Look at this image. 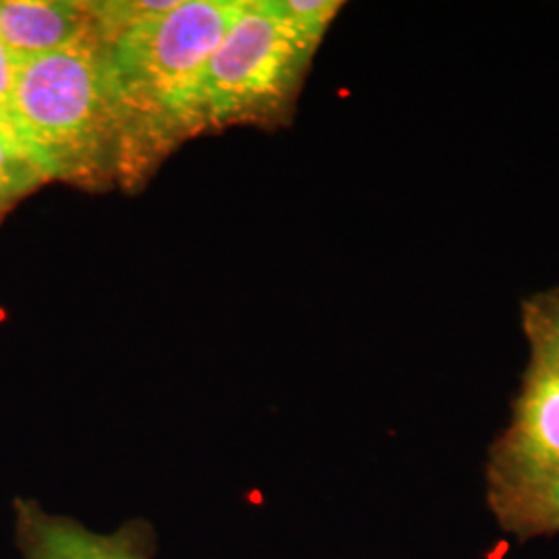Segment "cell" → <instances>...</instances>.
<instances>
[{
    "instance_id": "6da1fadb",
    "label": "cell",
    "mask_w": 559,
    "mask_h": 559,
    "mask_svg": "<svg viewBox=\"0 0 559 559\" xmlns=\"http://www.w3.org/2000/svg\"><path fill=\"white\" fill-rule=\"evenodd\" d=\"M7 115L44 179L106 177L124 152V112L108 41L92 38L20 62Z\"/></svg>"
},
{
    "instance_id": "7a4b0ae2",
    "label": "cell",
    "mask_w": 559,
    "mask_h": 559,
    "mask_svg": "<svg viewBox=\"0 0 559 559\" xmlns=\"http://www.w3.org/2000/svg\"><path fill=\"white\" fill-rule=\"evenodd\" d=\"M245 0H179L124 27L108 41L124 141L158 140L195 127L203 69L242 11Z\"/></svg>"
},
{
    "instance_id": "3957f363",
    "label": "cell",
    "mask_w": 559,
    "mask_h": 559,
    "mask_svg": "<svg viewBox=\"0 0 559 559\" xmlns=\"http://www.w3.org/2000/svg\"><path fill=\"white\" fill-rule=\"evenodd\" d=\"M316 48L280 15L272 0H245L203 69L195 127L272 112L290 98Z\"/></svg>"
},
{
    "instance_id": "277c9868",
    "label": "cell",
    "mask_w": 559,
    "mask_h": 559,
    "mask_svg": "<svg viewBox=\"0 0 559 559\" xmlns=\"http://www.w3.org/2000/svg\"><path fill=\"white\" fill-rule=\"evenodd\" d=\"M491 506L508 526L533 503L559 493V353L533 344L514 415L493 448Z\"/></svg>"
},
{
    "instance_id": "5b68a950",
    "label": "cell",
    "mask_w": 559,
    "mask_h": 559,
    "mask_svg": "<svg viewBox=\"0 0 559 559\" xmlns=\"http://www.w3.org/2000/svg\"><path fill=\"white\" fill-rule=\"evenodd\" d=\"M15 537L25 559H152L158 551L156 533L145 520L96 535L78 520L46 514L29 500L15 501Z\"/></svg>"
},
{
    "instance_id": "8992f818",
    "label": "cell",
    "mask_w": 559,
    "mask_h": 559,
    "mask_svg": "<svg viewBox=\"0 0 559 559\" xmlns=\"http://www.w3.org/2000/svg\"><path fill=\"white\" fill-rule=\"evenodd\" d=\"M90 2L0 0V41L15 59H36L96 38Z\"/></svg>"
},
{
    "instance_id": "52a82bcc",
    "label": "cell",
    "mask_w": 559,
    "mask_h": 559,
    "mask_svg": "<svg viewBox=\"0 0 559 559\" xmlns=\"http://www.w3.org/2000/svg\"><path fill=\"white\" fill-rule=\"evenodd\" d=\"M44 180L17 141L0 140V218Z\"/></svg>"
},
{
    "instance_id": "ba28073f",
    "label": "cell",
    "mask_w": 559,
    "mask_h": 559,
    "mask_svg": "<svg viewBox=\"0 0 559 559\" xmlns=\"http://www.w3.org/2000/svg\"><path fill=\"white\" fill-rule=\"evenodd\" d=\"M272 4L302 38L316 46L342 7L336 0H272Z\"/></svg>"
},
{
    "instance_id": "9c48e42d",
    "label": "cell",
    "mask_w": 559,
    "mask_h": 559,
    "mask_svg": "<svg viewBox=\"0 0 559 559\" xmlns=\"http://www.w3.org/2000/svg\"><path fill=\"white\" fill-rule=\"evenodd\" d=\"M524 328L531 344H543L559 353V293L539 297L526 307Z\"/></svg>"
},
{
    "instance_id": "30bf717a",
    "label": "cell",
    "mask_w": 559,
    "mask_h": 559,
    "mask_svg": "<svg viewBox=\"0 0 559 559\" xmlns=\"http://www.w3.org/2000/svg\"><path fill=\"white\" fill-rule=\"evenodd\" d=\"M508 528L522 535H540L559 531V493L533 503L508 524Z\"/></svg>"
},
{
    "instance_id": "8fae6325",
    "label": "cell",
    "mask_w": 559,
    "mask_h": 559,
    "mask_svg": "<svg viewBox=\"0 0 559 559\" xmlns=\"http://www.w3.org/2000/svg\"><path fill=\"white\" fill-rule=\"evenodd\" d=\"M20 71V60L15 59L9 48L0 41V110L9 112V104L13 98L15 81ZM9 117V115H7Z\"/></svg>"
},
{
    "instance_id": "7c38bea8",
    "label": "cell",
    "mask_w": 559,
    "mask_h": 559,
    "mask_svg": "<svg viewBox=\"0 0 559 559\" xmlns=\"http://www.w3.org/2000/svg\"><path fill=\"white\" fill-rule=\"evenodd\" d=\"M0 140L15 141V135H13V129H11L9 117H7V112H2V110H0Z\"/></svg>"
}]
</instances>
